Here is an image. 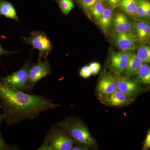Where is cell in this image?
<instances>
[{"label":"cell","instance_id":"5","mask_svg":"<svg viewBox=\"0 0 150 150\" xmlns=\"http://www.w3.org/2000/svg\"><path fill=\"white\" fill-rule=\"evenodd\" d=\"M25 41L39 51L38 60L42 58L46 59L52 48L51 41L42 31L32 32L29 36L25 38Z\"/></svg>","mask_w":150,"mask_h":150},{"label":"cell","instance_id":"2","mask_svg":"<svg viewBox=\"0 0 150 150\" xmlns=\"http://www.w3.org/2000/svg\"><path fill=\"white\" fill-rule=\"evenodd\" d=\"M70 136L76 143L92 146L95 141L91 136L86 126L79 118L71 117L56 123Z\"/></svg>","mask_w":150,"mask_h":150},{"label":"cell","instance_id":"20","mask_svg":"<svg viewBox=\"0 0 150 150\" xmlns=\"http://www.w3.org/2000/svg\"><path fill=\"white\" fill-rule=\"evenodd\" d=\"M137 54L143 63H150V46H141L138 49Z\"/></svg>","mask_w":150,"mask_h":150},{"label":"cell","instance_id":"29","mask_svg":"<svg viewBox=\"0 0 150 150\" xmlns=\"http://www.w3.org/2000/svg\"><path fill=\"white\" fill-rule=\"evenodd\" d=\"M89 147L86 145L76 143L73 146L71 150H87Z\"/></svg>","mask_w":150,"mask_h":150},{"label":"cell","instance_id":"15","mask_svg":"<svg viewBox=\"0 0 150 150\" xmlns=\"http://www.w3.org/2000/svg\"><path fill=\"white\" fill-rule=\"evenodd\" d=\"M143 63L137 54H132L125 70L126 75L129 76L137 75L140 67Z\"/></svg>","mask_w":150,"mask_h":150},{"label":"cell","instance_id":"1","mask_svg":"<svg viewBox=\"0 0 150 150\" xmlns=\"http://www.w3.org/2000/svg\"><path fill=\"white\" fill-rule=\"evenodd\" d=\"M0 103L4 120L13 126L24 120H32L41 112L57 108L60 105L42 96L26 93L0 81Z\"/></svg>","mask_w":150,"mask_h":150},{"label":"cell","instance_id":"17","mask_svg":"<svg viewBox=\"0 0 150 150\" xmlns=\"http://www.w3.org/2000/svg\"><path fill=\"white\" fill-rule=\"evenodd\" d=\"M112 8H105L98 21L100 26L103 30L106 31L108 29L112 21Z\"/></svg>","mask_w":150,"mask_h":150},{"label":"cell","instance_id":"12","mask_svg":"<svg viewBox=\"0 0 150 150\" xmlns=\"http://www.w3.org/2000/svg\"><path fill=\"white\" fill-rule=\"evenodd\" d=\"M113 28L116 33H130L133 28L132 23L124 13H119L113 19Z\"/></svg>","mask_w":150,"mask_h":150},{"label":"cell","instance_id":"33","mask_svg":"<svg viewBox=\"0 0 150 150\" xmlns=\"http://www.w3.org/2000/svg\"><path fill=\"white\" fill-rule=\"evenodd\" d=\"M3 120H4V118H3L2 114L0 112V125H1V123L2 122Z\"/></svg>","mask_w":150,"mask_h":150},{"label":"cell","instance_id":"3","mask_svg":"<svg viewBox=\"0 0 150 150\" xmlns=\"http://www.w3.org/2000/svg\"><path fill=\"white\" fill-rule=\"evenodd\" d=\"M45 140L51 150H71L76 142L61 128L54 124L46 134Z\"/></svg>","mask_w":150,"mask_h":150},{"label":"cell","instance_id":"23","mask_svg":"<svg viewBox=\"0 0 150 150\" xmlns=\"http://www.w3.org/2000/svg\"><path fill=\"white\" fill-rule=\"evenodd\" d=\"M96 1V0H80L79 4L84 9L90 10Z\"/></svg>","mask_w":150,"mask_h":150},{"label":"cell","instance_id":"34","mask_svg":"<svg viewBox=\"0 0 150 150\" xmlns=\"http://www.w3.org/2000/svg\"><path fill=\"white\" fill-rule=\"evenodd\" d=\"M97 1H101L103 2V1H105V0H96Z\"/></svg>","mask_w":150,"mask_h":150},{"label":"cell","instance_id":"16","mask_svg":"<svg viewBox=\"0 0 150 150\" xmlns=\"http://www.w3.org/2000/svg\"><path fill=\"white\" fill-rule=\"evenodd\" d=\"M137 81L140 83L150 84V66L143 63L137 73Z\"/></svg>","mask_w":150,"mask_h":150},{"label":"cell","instance_id":"36","mask_svg":"<svg viewBox=\"0 0 150 150\" xmlns=\"http://www.w3.org/2000/svg\"><path fill=\"white\" fill-rule=\"evenodd\" d=\"M0 108H1V103H0Z\"/></svg>","mask_w":150,"mask_h":150},{"label":"cell","instance_id":"7","mask_svg":"<svg viewBox=\"0 0 150 150\" xmlns=\"http://www.w3.org/2000/svg\"><path fill=\"white\" fill-rule=\"evenodd\" d=\"M132 54L130 51H123L112 53L110 58V70L119 76L126 69Z\"/></svg>","mask_w":150,"mask_h":150},{"label":"cell","instance_id":"8","mask_svg":"<svg viewBox=\"0 0 150 150\" xmlns=\"http://www.w3.org/2000/svg\"><path fill=\"white\" fill-rule=\"evenodd\" d=\"M117 89V77L110 74L103 76L97 86V93L100 96L110 95Z\"/></svg>","mask_w":150,"mask_h":150},{"label":"cell","instance_id":"28","mask_svg":"<svg viewBox=\"0 0 150 150\" xmlns=\"http://www.w3.org/2000/svg\"><path fill=\"white\" fill-rule=\"evenodd\" d=\"M143 149L144 150H148L150 149V129L148 131L146 139L144 142Z\"/></svg>","mask_w":150,"mask_h":150},{"label":"cell","instance_id":"24","mask_svg":"<svg viewBox=\"0 0 150 150\" xmlns=\"http://www.w3.org/2000/svg\"><path fill=\"white\" fill-rule=\"evenodd\" d=\"M91 75V71L89 66H85L81 69L80 75L82 77L86 79L90 77Z\"/></svg>","mask_w":150,"mask_h":150},{"label":"cell","instance_id":"30","mask_svg":"<svg viewBox=\"0 0 150 150\" xmlns=\"http://www.w3.org/2000/svg\"><path fill=\"white\" fill-rule=\"evenodd\" d=\"M146 19L150 20V1H147L146 7Z\"/></svg>","mask_w":150,"mask_h":150},{"label":"cell","instance_id":"10","mask_svg":"<svg viewBox=\"0 0 150 150\" xmlns=\"http://www.w3.org/2000/svg\"><path fill=\"white\" fill-rule=\"evenodd\" d=\"M117 87L118 90L133 98L139 91L137 83L126 77H117Z\"/></svg>","mask_w":150,"mask_h":150},{"label":"cell","instance_id":"21","mask_svg":"<svg viewBox=\"0 0 150 150\" xmlns=\"http://www.w3.org/2000/svg\"><path fill=\"white\" fill-rule=\"evenodd\" d=\"M147 1V0H137V6L135 15L139 18H146Z\"/></svg>","mask_w":150,"mask_h":150},{"label":"cell","instance_id":"26","mask_svg":"<svg viewBox=\"0 0 150 150\" xmlns=\"http://www.w3.org/2000/svg\"><path fill=\"white\" fill-rule=\"evenodd\" d=\"M13 149V148L6 143L3 138L2 135L0 131V150Z\"/></svg>","mask_w":150,"mask_h":150},{"label":"cell","instance_id":"4","mask_svg":"<svg viewBox=\"0 0 150 150\" xmlns=\"http://www.w3.org/2000/svg\"><path fill=\"white\" fill-rule=\"evenodd\" d=\"M31 66V59H29L20 69L6 76L0 78V81L11 87L22 91H27L29 70Z\"/></svg>","mask_w":150,"mask_h":150},{"label":"cell","instance_id":"13","mask_svg":"<svg viewBox=\"0 0 150 150\" xmlns=\"http://www.w3.org/2000/svg\"><path fill=\"white\" fill-rule=\"evenodd\" d=\"M137 37L140 42L149 39L150 33V23L145 21H138L134 25Z\"/></svg>","mask_w":150,"mask_h":150},{"label":"cell","instance_id":"27","mask_svg":"<svg viewBox=\"0 0 150 150\" xmlns=\"http://www.w3.org/2000/svg\"><path fill=\"white\" fill-rule=\"evenodd\" d=\"M123 0H106L108 5L111 8H115L119 7Z\"/></svg>","mask_w":150,"mask_h":150},{"label":"cell","instance_id":"35","mask_svg":"<svg viewBox=\"0 0 150 150\" xmlns=\"http://www.w3.org/2000/svg\"><path fill=\"white\" fill-rule=\"evenodd\" d=\"M149 39L150 40V33L149 34Z\"/></svg>","mask_w":150,"mask_h":150},{"label":"cell","instance_id":"9","mask_svg":"<svg viewBox=\"0 0 150 150\" xmlns=\"http://www.w3.org/2000/svg\"><path fill=\"white\" fill-rule=\"evenodd\" d=\"M100 98L101 101L104 104L116 107H120L130 104L133 98L118 89L108 95L100 96Z\"/></svg>","mask_w":150,"mask_h":150},{"label":"cell","instance_id":"11","mask_svg":"<svg viewBox=\"0 0 150 150\" xmlns=\"http://www.w3.org/2000/svg\"><path fill=\"white\" fill-rule=\"evenodd\" d=\"M114 38L115 45L121 51H130L135 48V38L130 33H116Z\"/></svg>","mask_w":150,"mask_h":150},{"label":"cell","instance_id":"32","mask_svg":"<svg viewBox=\"0 0 150 150\" xmlns=\"http://www.w3.org/2000/svg\"><path fill=\"white\" fill-rule=\"evenodd\" d=\"M16 51L13 52V51H9L5 50L3 48L2 46L0 45V56L2 55H9V54H13V53H16Z\"/></svg>","mask_w":150,"mask_h":150},{"label":"cell","instance_id":"6","mask_svg":"<svg viewBox=\"0 0 150 150\" xmlns=\"http://www.w3.org/2000/svg\"><path fill=\"white\" fill-rule=\"evenodd\" d=\"M51 73V67L48 61L38 60L37 63L31 66L30 69L27 91H31L38 81Z\"/></svg>","mask_w":150,"mask_h":150},{"label":"cell","instance_id":"14","mask_svg":"<svg viewBox=\"0 0 150 150\" xmlns=\"http://www.w3.org/2000/svg\"><path fill=\"white\" fill-rule=\"evenodd\" d=\"M0 15L4 16L16 21H18L15 9L12 4L7 1L0 0Z\"/></svg>","mask_w":150,"mask_h":150},{"label":"cell","instance_id":"19","mask_svg":"<svg viewBox=\"0 0 150 150\" xmlns=\"http://www.w3.org/2000/svg\"><path fill=\"white\" fill-rule=\"evenodd\" d=\"M105 6L103 2L96 1L90 10L91 13L94 19L97 21H99Z\"/></svg>","mask_w":150,"mask_h":150},{"label":"cell","instance_id":"18","mask_svg":"<svg viewBox=\"0 0 150 150\" xmlns=\"http://www.w3.org/2000/svg\"><path fill=\"white\" fill-rule=\"evenodd\" d=\"M137 6V0H123L119 7L126 13L134 16L136 14Z\"/></svg>","mask_w":150,"mask_h":150},{"label":"cell","instance_id":"31","mask_svg":"<svg viewBox=\"0 0 150 150\" xmlns=\"http://www.w3.org/2000/svg\"><path fill=\"white\" fill-rule=\"evenodd\" d=\"M39 150H51V148L49 146L48 142L46 140H44L43 144L41 145L40 148H38Z\"/></svg>","mask_w":150,"mask_h":150},{"label":"cell","instance_id":"25","mask_svg":"<svg viewBox=\"0 0 150 150\" xmlns=\"http://www.w3.org/2000/svg\"><path fill=\"white\" fill-rule=\"evenodd\" d=\"M89 67L91 71L92 75H96L99 72L100 68V64L99 63L97 62H93L90 64Z\"/></svg>","mask_w":150,"mask_h":150},{"label":"cell","instance_id":"22","mask_svg":"<svg viewBox=\"0 0 150 150\" xmlns=\"http://www.w3.org/2000/svg\"><path fill=\"white\" fill-rule=\"evenodd\" d=\"M59 7L64 14L67 15L74 7V4L72 0H60Z\"/></svg>","mask_w":150,"mask_h":150}]
</instances>
